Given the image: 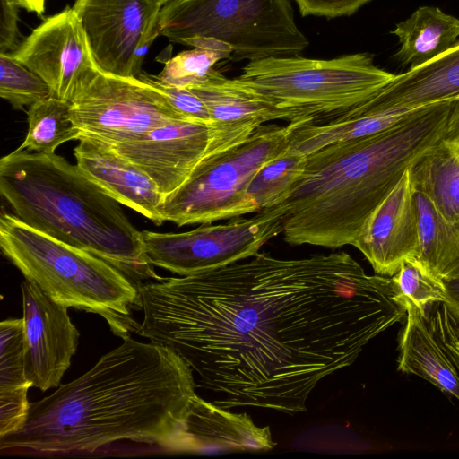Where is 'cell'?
Returning <instances> with one entry per match:
<instances>
[{
  "label": "cell",
  "mask_w": 459,
  "mask_h": 459,
  "mask_svg": "<svg viewBox=\"0 0 459 459\" xmlns=\"http://www.w3.org/2000/svg\"><path fill=\"white\" fill-rule=\"evenodd\" d=\"M454 100L417 108L383 132L308 154L285 201V241L326 248L352 246L404 172L441 142Z\"/></svg>",
  "instance_id": "obj_3"
},
{
  "label": "cell",
  "mask_w": 459,
  "mask_h": 459,
  "mask_svg": "<svg viewBox=\"0 0 459 459\" xmlns=\"http://www.w3.org/2000/svg\"><path fill=\"white\" fill-rule=\"evenodd\" d=\"M352 246L383 276H393L404 259L418 258L417 208L409 169L374 211Z\"/></svg>",
  "instance_id": "obj_15"
},
{
  "label": "cell",
  "mask_w": 459,
  "mask_h": 459,
  "mask_svg": "<svg viewBox=\"0 0 459 459\" xmlns=\"http://www.w3.org/2000/svg\"><path fill=\"white\" fill-rule=\"evenodd\" d=\"M250 134L214 124L181 120L106 146L143 171L165 197L186 180L204 158Z\"/></svg>",
  "instance_id": "obj_12"
},
{
  "label": "cell",
  "mask_w": 459,
  "mask_h": 459,
  "mask_svg": "<svg viewBox=\"0 0 459 459\" xmlns=\"http://www.w3.org/2000/svg\"><path fill=\"white\" fill-rule=\"evenodd\" d=\"M307 155L290 145L266 162L253 178L247 195L258 211L284 203L304 171Z\"/></svg>",
  "instance_id": "obj_24"
},
{
  "label": "cell",
  "mask_w": 459,
  "mask_h": 459,
  "mask_svg": "<svg viewBox=\"0 0 459 459\" xmlns=\"http://www.w3.org/2000/svg\"><path fill=\"white\" fill-rule=\"evenodd\" d=\"M0 96L21 110L52 96L48 83L17 61L11 53L0 54Z\"/></svg>",
  "instance_id": "obj_27"
},
{
  "label": "cell",
  "mask_w": 459,
  "mask_h": 459,
  "mask_svg": "<svg viewBox=\"0 0 459 459\" xmlns=\"http://www.w3.org/2000/svg\"><path fill=\"white\" fill-rule=\"evenodd\" d=\"M399 338L398 370L419 376L459 401V371L431 331L426 312L406 304Z\"/></svg>",
  "instance_id": "obj_20"
},
{
  "label": "cell",
  "mask_w": 459,
  "mask_h": 459,
  "mask_svg": "<svg viewBox=\"0 0 459 459\" xmlns=\"http://www.w3.org/2000/svg\"><path fill=\"white\" fill-rule=\"evenodd\" d=\"M411 185L425 194L439 215L459 221V149L443 139L410 168Z\"/></svg>",
  "instance_id": "obj_22"
},
{
  "label": "cell",
  "mask_w": 459,
  "mask_h": 459,
  "mask_svg": "<svg viewBox=\"0 0 459 459\" xmlns=\"http://www.w3.org/2000/svg\"><path fill=\"white\" fill-rule=\"evenodd\" d=\"M372 0H295L302 16H349Z\"/></svg>",
  "instance_id": "obj_33"
},
{
  "label": "cell",
  "mask_w": 459,
  "mask_h": 459,
  "mask_svg": "<svg viewBox=\"0 0 459 459\" xmlns=\"http://www.w3.org/2000/svg\"><path fill=\"white\" fill-rule=\"evenodd\" d=\"M391 281L394 299L403 307L412 304L425 313L429 306L446 301L444 281L416 257L404 259Z\"/></svg>",
  "instance_id": "obj_26"
},
{
  "label": "cell",
  "mask_w": 459,
  "mask_h": 459,
  "mask_svg": "<svg viewBox=\"0 0 459 459\" xmlns=\"http://www.w3.org/2000/svg\"><path fill=\"white\" fill-rule=\"evenodd\" d=\"M158 30L180 44L221 40L232 48L234 60L299 55L308 45L290 0H171L160 9Z\"/></svg>",
  "instance_id": "obj_7"
},
{
  "label": "cell",
  "mask_w": 459,
  "mask_h": 459,
  "mask_svg": "<svg viewBox=\"0 0 459 459\" xmlns=\"http://www.w3.org/2000/svg\"><path fill=\"white\" fill-rule=\"evenodd\" d=\"M394 76L377 66L372 55L356 53L249 61L237 80L290 112L292 122H320L368 100Z\"/></svg>",
  "instance_id": "obj_6"
},
{
  "label": "cell",
  "mask_w": 459,
  "mask_h": 459,
  "mask_svg": "<svg viewBox=\"0 0 459 459\" xmlns=\"http://www.w3.org/2000/svg\"><path fill=\"white\" fill-rule=\"evenodd\" d=\"M19 6L26 9L28 12H34L41 15L45 12L46 0H16Z\"/></svg>",
  "instance_id": "obj_37"
},
{
  "label": "cell",
  "mask_w": 459,
  "mask_h": 459,
  "mask_svg": "<svg viewBox=\"0 0 459 459\" xmlns=\"http://www.w3.org/2000/svg\"><path fill=\"white\" fill-rule=\"evenodd\" d=\"M27 338L23 317L0 323V389L30 385L26 376Z\"/></svg>",
  "instance_id": "obj_28"
},
{
  "label": "cell",
  "mask_w": 459,
  "mask_h": 459,
  "mask_svg": "<svg viewBox=\"0 0 459 459\" xmlns=\"http://www.w3.org/2000/svg\"><path fill=\"white\" fill-rule=\"evenodd\" d=\"M400 47L394 59L417 67L452 47L459 37V19L435 6H420L391 31Z\"/></svg>",
  "instance_id": "obj_21"
},
{
  "label": "cell",
  "mask_w": 459,
  "mask_h": 459,
  "mask_svg": "<svg viewBox=\"0 0 459 459\" xmlns=\"http://www.w3.org/2000/svg\"><path fill=\"white\" fill-rule=\"evenodd\" d=\"M11 55L40 76L53 97L66 101L97 68L79 18L69 6L45 19Z\"/></svg>",
  "instance_id": "obj_13"
},
{
  "label": "cell",
  "mask_w": 459,
  "mask_h": 459,
  "mask_svg": "<svg viewBox=\"0 0 459 459\" xmlns=\"http://www.w3.org/2000/svg\"><path fill=\"white\" fill-rule=\"evenodd\" d=\"M97 69L138 78L161 7L152 0H76L74 6Z\"/></svg>",
  "instance_id": "obj_11"
},
{
  "label": "cell",
  "mask_w": 459,
  "mask_h": 459,
  "mask_svg": "<svg viewBox=\"0 0 459 459\" xmlns=\"http://www.w3.org/2000/svg\"><path fill=\"white\" fill-rule=\"evenodd\" d=\"M138 334L178 354L222 408L294 414L324 377L349 367L406 317L391 278L345 252L244 263L138 286Z\"/></svg>",
  "instance_id": "obj_1"
},
{
  "label": "cell",
  "mask_w": 459,
  "mask_h": 459,
  "mask_svg": "<svg viewBox=\"0 0 459 459\" xmlns=\"http://www.w3.org/2000/svg\"><path fill=\"white\" fill-rule=\"evenodd\" d=\"M138 78L160 90L174 108L189 120L212 124L206 105L189 88L166 84L160 82L156 75L148 74L141 73Z\"/></svg>",
  "instance_id": "obj_30"
},
{
  "label": "cell",
  "mask_w": 459,
  "mask_h": 459,
  "mask_svg": "<svg viewBox=\"0 0 459 459\" xmlns=\"http://www.w3.org/2000/svg\"><path fill=\"white\" fill-rule=\"evenodd\" d=\"M154 4L159 5L160 7L164 6L167 3H169L171 0H152Z\"/></svg>",
  "instance_id": "obj_38"
},
{
  "label": "cell",
  "mask_w": 459,
  "mask_h": 459,
  "mask_svg": "<svg viewBox=\"0 0 459 459\" xmlns=\"http://www.w3.org/2000/svg\"><path fill=\"white\" fill-rule=\"evenodd\" d=\"M0 193L23 223L105 260L138 286L162 278L119 203L65 158L17 148L0 160Z\"/></svg>",
  "instance_id": "obj_4"
},
{
  "label": "cell",
  "mask_w": 459,
  "mask_h": 459,
  "mask_svg": "<svg viewBox=\"0 0 459 459\" xmlns=\"http://www.w3.org/2000/svg\"><path fill=\"white\" fill-rule=\"evenodd\" d=\"M431 272L443 281L459 277V221L448 222L442 218Z\"/></svg>",
  "instance_id": "obj_31"
},
{
  "label": "cell",
  "mask_w": 459,
  "mask_h": 459,
  "mask_svg": "<svg viewBox=\"0 0 459 459\" xmlns=\"http://www.w3.org/2000/svg\"><path fill=\"white\" fill-rule=\"evenodd\" d=\"M275 446L269 427L256 426L247 413H235L197 394L191 401L184 453L267 451Z\"/></svg>",
  "instance_id": "obj_17"
},
{
  "label": "cell",
  "mask_w": 459,
  "mask_h": 459,
  "mask_svg": "<svg viewBox=\"0 0 459 459\" xmlns=\"http://www.w3.org/2000/svg\"><path fill=\"white\" fill-rule=\"evenodd\" d=\"M27 134L19 149L52 154L62 143L79 139L71 119L69 101L56 97L31 105L27 111Z\"/></svg>",
  "instance_id": "obj_23"
},
{
  "label": "cell",
  "mask_w": 459,
  "mask_h": 459,
  "mask_svg": "<svg viewBox=\"0 0 459 459\" xmlns=\"http://www.w3.org/2000/svg\"><path fill=\"white\" fill-rule=\"evenodd\" d=\"M196 384L173 351L131 336L77 379L30 403L17 431L0 437L7 454H94L119 441L184 453Z\"/></svg>",
  "instance_id": "obj_2"
},
{
  "label": "cell",
  "mask_w": 459,
  "mask_h": 459,
  "mask_svg": "<svg viewBox=\"0 0 459 459\" xmlns=\"http://www.w3.org/2000/svg\"><path fill=\"white\" fill-rule=\"evenodd\" d=\"M30 387L0 389V437L17 431L25 423L30 404L27 397Z\"/></svg>",
  "instance_id": "obj_32"
},
{
  "label": "cell",
  "mask_w": 459,
  "mask_h": 459,
  "mask_svg": "<svg viewBox=\"0 0 459 459\" xmlns=\"http://www.w3.org/2000/svg\"><path fill=\"white\" fill-rule=\"evenodd\" d=\"M288 212L284 202L250 218L186 232L143 230L144 251L153 266L180 276L215 270L255 255L264 244L283 233Z\"/></svg>",
  "instance_id": "obj_10"
},
{
  "label": "cell",
  "mask_w": 459,
  "mask_h": 459,
  "mask_svg": "<svg viewBox=\"0 0 459 459\" xmlns=\"http://www.w3.org/2000/svg\"><path fill=\"white\" fill-rule=\"evenodd\" d=\"M69 103L79 139L105 145L131 141L156 127L189 120L152 85L139 78L106 74L97 68L81 82Z\"/></svg>",
  "instance_id": "obj_9"
},
{
  "label": "cell",
  "mask_w": 459,
  "mask_h": 459,
  "mask_svg": "<svg viewBox=\"0 0 459 459\" xmlns=\"http://www.w3.org/2000/svg\"><path fill=\"white\" fill-rule=\"evenodd\" d=\"M0 54L13 52L20 46L18 30V7L16 0H0Z\"/></svg>",
  "instance_id": "obj_34"
},
{
  "label": "cell",
  "mask_w": 459,
  "mask_h": 459,
  "mask_svg": "<svg viewBox=\"0 0 459 459\" xmlns=\"http://www.w3.org/2000/svg\"><path fill=\"white\" fill-rule=\"evenodd\" d=\"M181 44L194 48L166 61L162 71L156 75L166 84L186 88L195 86L207 77L217 62L232 55L229 44L212 38L187 39Z\"/></svg>",
  "instance_id": "obj_25"
},
{
  "label": "cell",
  "mask_w": 459,
  "mask_h": 459,
  "mask_svg": "<svg viewBox=\"0 0 459 459\" xmlns=\"http://www.w3.org/2000/svg\"><path fill=\"white\" fill-rule=\"evenodd\" d=\"M293 123L261 125L243 141L204 158L160 206L164 221L178 226L212 222L257 212L247 195L257 171L285 151Z\"/></svg>",
  "instance_id": "obj_8"
},
{
  "label": "cell",
  "mask_w": 459,
  "mask_h": 459,
  "mask_svg": "<svg viewBox=\"0 0 459 459\" xmlns=\"http://www.w3.org/2000/svg\"><path fill=\"white\" fill-rule=\"evenodd\" d=\"M74 154L79 169L106 194L158 226L164 222L160 212L164 196L138 167L88 138L79 139Z\"/></svg>",
  "instance_id": "obj_16"
},
{
  "label": "cell",
  "mask_w": 459,
  "mask_h": 459,
  "mask_svg": "<svg viewBox=\"0 0 459 459\" xmlns=\"http://www.w3.org/2000/svg\"><path fill=\"white\" fill-rule=\"evenodd\" d=\"M4 255L53 301L95 313L122 339L138 333L134 311L142 310L138 285L105 260L74 247L2 212Z\"/></svg>",
  "instance_id": "obj_5"
},
{
  "label": "cell",
  "mask_w": 459,
  "mask_h": 459,
  "mask_svg": "<svg viewBox=\"0 0 459 459\" xmlns=\"http://www.w3.org/2000/svg\"><path fill=\"white\" fill-rule=\"evenodd\" d=\"M23 320L27 338L26 376L31 387L45 392L60 385L71 366L80 333L66 307L48 298L34 282L22 285Z\"/></svg>",
  "instance_id": "obj_14"
},
{
  "label": "cell",
  "mask_w": 459,
  "mask_h": 459,
  "mask_svg": "<svg viewBox=\"0 0 459 459\" xmlns=\"http://www.w3.org/2000/svg\"><path fill=\"white\" fill-rule=\"evenodd\" d=\"M443 140L459 149V98L452 102Z\"/></svg>",
  "instance_id": "obj_35"
},
{
  "label": "cell",
  "mask_w": 459,
  "mask_h": 459,
  "mask_svg": "<svg viewBox=\"0 0 459 459\" xmlns=\"http://www.w3.org/2000/svg\"><path fill=\"white\" fill-rule=\"evenodd\" d=\"M457 98H459V96Z\"/></svg>",
  "instance_id": "obj_39"
},
{
  "label": "cell",
  "mask_w": 459,
  "mask_h": 459,
  "mask_svg": "<svg viewBox=\"0 0 459 459\" xmlns=\"http://www.w3.org/2000/svg\"><path fill=\"white\" fill-rule=\"evenodd\" d=\"M446 289V305L459 320V277L444 281Z\"/></svg>",
  "instance_id": "obj_36"
},
{
  "label": "cell",
  "mask_w": 459,
  "mask_h": 459,
  "mask_svg": "<svg viewBox=\"0 0 459 459\" xmlns=\"http://www.w3.org/2000/svg\"><path fill=\"white\" fill-rule=\"evenodd\" d=\"M414 200L417 208L420 241L418 259L431 272L438 244L442 217L432 201L422 192L414 189Z\"/></svg>",
  "instance_id": "obj_29"
},
{
  "label": "cell",
  "mask_w": 459,
  "mask_h": 459,
  "mask_svg": "<svg viewBox=\"0 0 459 459\" xmlns=\"http://www.w3.org/2000/svg\"><path fill=\"white\" fill-rule=\"evenodd\" d=\"M459 96V40L431 60L395 74L361 103L372 111L416 109Z\"/></svg>",
  "instance_id": "obj_18"
},
{
  "label": "cell",
  "mask_w": 459,
  "mask_h": 459,
  "mask_svg": "<svg viewBox=\"0 0 459 459\" xmlns=\"http://www.w3.org/2000/svg\"><path fill=\"white\" fill-rule=\"evenodd\" d=\"M189 89L204 102L212 124L219 126L252 134L266 122L293 121L290 112L214 68L201 83Z\"/></svg>",
  "instance_id": "obj_19"
}]
</instances>
